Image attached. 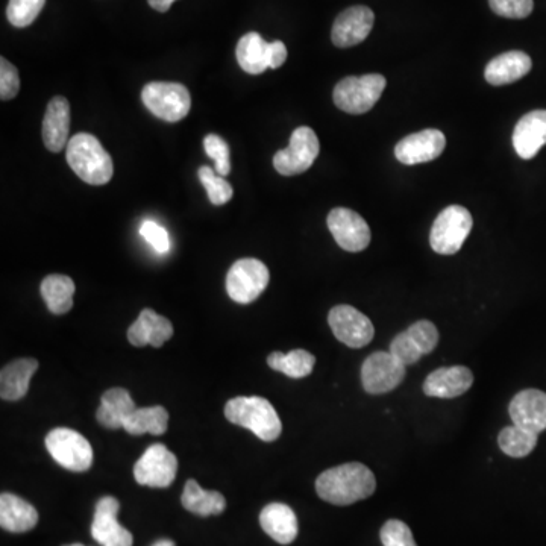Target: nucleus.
<instances>
[{
	"label": "nucleus",
	"instance_id": "obj_1",
	"mask_svg": "<svg viewBox=\"0 0 546 546\" xmlns=\"http://www.w3.org/2000/svg\"><path fill=\"white\" fill-rule=\"evenodd\" d=\"M377 480L368 466L345 463L322 472L316 480V492L334 506H351L374 495Z\"/></svg>",
	"mask_w": 546,
	"mask_h": 546
},
{
	"label": "nucleus",
	"instance_id": "obj_2",
	"mask_svg": "<svg viewBox=\"0 0 546 546\" xmlns=\"http://www.w3.org/2000/svg\"><path fill=\"white\" fill-rule=\"evenodd\" d=\"M66 158L73 172L91 186H105L113 178V160L95 135L85 132L73 135Z\"/></svg>",
	"mask_w": 546,
	"mask_h": 546
},
{
	"label": "nucleus",
	"instance_id": "obj_3",
	"mask_svg": "<svg viewBox=\"0 0 546 546\" xmlns=\"http://www.w3.org/2000/svg\"><path fill=\"white\" fill-rule=\"evenodd\" d=\"M225 418L231 424L252 431L263 442H275L283 424L277 410L261 396H239L225 405Z\"/></svg>",
	"mask_w": 546,
	"mask_h": 546
},
{
	"label": "nucleus",
	"instance_id": "obj_4",
	"mask_svg": "<svg viewBox=\"0 0 546 546\" xmlns=\"http://www.w3.org/2000/svg\"><path fill=\"white\" fill-rule=\"evenodd\" d=\"M386 84V78L378 73L348 76L334 88V104L348 114L368 113L380 101Z\"/></svg>",
	"mask_w": 546,
	"mask_h": 546
},
{
	"label": "nucleus",
	"instance_id": "obj_5",
	"mask_svg": "<svg viewBox=\"0 0 546 546\" xmlns=\"http://www.w3.org/2000/svg\"><path fill=\"white\" fill-rule=\"evenodd\" d=\"M471 213L462 205H449L431 226L430 245L440 255H454L462 249L471 234Z\"/></svg>",
	"mask_w": 546,
	"mask_h": 546
},
{
	"label": "nucleus",
	"instance_id": "obj_6",
	"mask_svg": "<svg viewBox=\"0 0 546 546\" xmlns=\"http://www.w3.org/2000/svg\"><path fill=\"white\" fill-rule=\"evenodd\" d=\"M145 107L158 119L175 123L189 116L190 91L179 82H149L142 91Z\"/></svg>",
	"mask_w": 546,
	"mask_h": 546
},
{
	"label": "nucleus",
	"instance_id": "obj_7",
	"mask_svg": "<svg viewBox=\"0 0 546 546\" xmlns=\"http://www.w3.org/2000/svg\"><path fill=\"white\" fill-rule=\"evenodd\" d=\"M270 273L257 258H242L231 266L226 275V292L237 304H251L269 286Z\"/></svg>",
	"mask_w": 546,
	"mask_h": 546
},
{
	"label": "nucleus",
	"instance_id": "obj_8",
	"mask_svg": "<svg viewBox=\"0 0 546 546\" xmlns=\"http://www.w3.org/2000/svg\"><path fill=\"white\" fill-rule=\"evenodd\" d=\"M46 448L55 462L72 472H87L93 466V448L78 431L55 428L46 437Z\"/></svg>",
	"mask_w": 546,
	"mask_h": 546
},
{
	"label": "nucleus",
	"instance_id": "obj_9",
	"mask_svg": "<svg viewBox=\"0 0 546 546\" xmlns=\"http://www.w3.org/2000/svg\"><path fill=\"white\" fill-rule=\"evenodd\" d=\"M321 151L316 132L308 126L293 131L289 148L278 151L273 157V166L280 175L295 176L307 172Z\"/></svg>",
	"mask_w": 546,
	"mask_h": 546
},
{
	"label": "nucleus",
	"instance_id": "obj_10",
	"mask_svg": "<svg viewBox=\"0 0 546 546\" xmlns=\"http://www.w3.org/2000/svg\"><path fill=\"white\" fill-rule=\"evenodd\" d=\"M405 369L392 352L377 351L369 355L361 366V383L371 395L392 392L404 381Z\"/></svg>",
	"mask_w": 546,
	"mask_h": 546
},
{
	"label": "nucleus",
	"instance_id": "obj_11",
	"mask_svg": "<svg viewBox=\"0 0 546 546\" xmlns=\"http://www.w3.org/2000/svg\"><path fill=\"white\" fill-rule=\"evenodd\" d=\"M178 472V459L161 443L149 446L134 466V477L142 486L167 489Z\"/></svg>",
	"mask_w": 546,
	"mask_h": 546
},
{
	"label": "nucleus",
	"instance_id": "obj_12",
	"mask_svg": "<svg viewBox=\"0 0 546 546\" xmlns=\"http://www.w3.org/2000/svg\"><path fill=\"white\" fill-rule=\"evenodd\" d=\"M328 324L336 339L349 348H364L375 336V328L369 317L351 305L334 307L328 316Z\"/></svg>",
	"mask_w": 546,
	"mask_h": 546
},
{
	"label": "nucleus",
	"instance_id": "obj_13",
	"mask_svg": "<svg viewBox=\"0 0 546 546\" xmlns=\"http://www.w3.org/2000/svg\"><path fill=\"white\" fill-rule=\"evenodd\" d=\"M328 228L340 248L348 252H360L371 243L368 222L349 208H334L328 214Z\"/></svg>",
	"mask_w": 546,
	"mask_h": 546
},
{
	"label": "nucleus",
	"instance_id": "obj_14",
	"mask_svg": "<svg viewBox=\"0 0 546 546\" xmlns=\"http://www.w3.org/2000/svg\"><path fill=\"white\" fill-rule=\"evenodd\" d=\"M120 504L113 496L99 499L95 507V516L91 522V537L102 546H132L134 537L131 531L117 521Z\"/></svg>",
	"mask_w": 546,
	"mask_h": 546
},
{
	"label": "nucleus",
	"instance_id": "obj_15",
	"mask_svg": "<svg viewBox=\"0 0 546 546\" xmlns=\"http://www.w3.org/2000/svg\"><path fill=\"white\" fill-rule=\"evenodd\" d=\"M446 148V137L439 129H425L407 135L396 145L395 155L399 163L407 166L428 163L442 155Z\"/></svg>",
	"mask_w": 546,
	"mask_h": 546
},
{
	"label": "nucleus",
	"instance_id": "obj_16",
	"mask_svg": "<svg viewBox=\"0 0 546 546\" xmlns=\"http://www.w3.org/2000/svg\"><path fill=\"white\" fill-rule=\"evenodd\" d=\"M375 14L371 8L357 5L343 11L333 25L331 40L337 48H352L366 40L374 28Z\"/></svg>",
	"mask_w": 546,
	"mask_h": 546
},
{
	"label": "nucleus",
	"instance_id": "obj_17",
	"mask_svg": "<svg viewBox=\"0 0 546 546\" xmlns=\"http://www.w3.org/2000/svg\"><path fill=\"white\" fill-rule=\"evenodd\" d=\"M510 418L513 425L540 434L546 430V393L527 389L519 392L510 402Z\"/></svg>",
	"mask_w": 546,
	"mask_h": 546
},
{
	"label": "nucleus",
	"instance_id": "obj_18",
	"mask_svg": "<svg viewBox=\"0 0 546 546\" xmlns=\"http://www.w3.org/2000/svg\"><path fill=\"white\" fill-rule=\"evenodd\" d=\"M474 384V374L466 366L440 368L425 380L424 393L431 398L451 399L462 396Z\"/></svg>",
	"mask_w": 546,
	"mask_h": 546
},
{
	"label": "nucleus",
	"instance_id": "obj_19",
	"mask_svg": "<svg viewBox=\"0 0 546 546\" xmlns=\"http://www.w3.org/2000/svg\"><path fill=\"white\" fill-rule=\"evenodd\" d=\"M70 131V105L69 101L63 96H55L49 102L44 114L43 126H41V137L48 151H63L66 145H69Z\"/></svg>",
	"mask_w": 546,
	"mask_h": 546
},
{
	"label": "nucleus",
	"instance_id": "obj_20",
	"mask_svg": "<svg viewBox=\"0 0 546 546\" xmlns=\"http://www.w3.org/2000/svg\"><path fill=\"white\" fill-rule=\"evenodd\" d=\"M546 145V110L525 114L513 132V146L522 160H531Z\"/></svg>",
	"mask_w": 546,
	"mask_h": 546
},
{
	"label": "nucleus",
	"instance_id": "obj_21",
	"mask_svg": "<svg viewBox=\"0 0 546 546\" xmlns=\"http://www.w3.org/2000/svg\"><path fill=\"white\" fill-rule=\"evenodd\" d=\"M172 336V322L155 313L151 308H145L128 330L129 343L137 348H143L146 345L160 348Z\"/></svg>",
	"mask_w": 546,
	"mask_h": 546
},
{
	"label": "nucleus",
	"instance_id": "obj_22",
	"mask_svg": "<svg viewBox=\"0 0 546 546\" xmlns=\"http://www.w3.org/2000/svg\"><path fill=\"white\" fill-rule=\"evenodd\" d=\"M260 525L267 536L280 545H290L298 537V518L292 507L283 503H272L260 513Z\"/></svg>",
	"mask_w": 546,
	"mask_h": 546
},
{
	"label": "nucleus",
	"instance_id": "obj_23",
	"mask_svg": "<svg viewBox=\"0 0 546 546\" xmlns=\"http://www.w3.org/2000/svg\"><path fill=\"white\" fill-rule=\"evenodd\" d=\"M37 524L38 512L32 504L13 493L0 495V527L22 534L34 530Z\"/></svg>",
	"mask_w": 546,
	"mask_h": 546
},
{
	"label": "nucleus",
	"instance_id": "obj_24",
	"mask_svg": "<svg viewBox=\"0 0 546 546\" xmlns=\"http://www.w3.org/2000/svg\"><path fill=\"white\" fill-rule=\"evenodd\" d=\"M35 358H19L4 366L0 372V396L4 401H19L29 390L32 375L37 372Z\"/></svg>",
	"mask_w": 546,
	"mask_h": 546
},
{
	"label": "nucleus",
	"instance_id": "obj_25",
	"mask_svg": "<svg viewBox=\"0 0 546 546\" xmlns=\"http://www.w3.org/2000/svg\"><path fill=\"white\" fill-rule=\"evenodd\" d=\"M533 63L525 52L512 51L493 58L484 70V78L492 85H507L530 73Z\"/></svg>",
	"mask_w": 546,
	"mask_h": 546
},
{
	"label": "nucleus",
	"instance_id": "obj_26",
	"mask_svg": "<svg viewBox=\"0 0 546 546\" xmlns=\"http://www.w3.org/2000/svg\"><path fill=\"white\" fill-rule=\"evenodd\" d=\"M135 408L137 407L128 390L113 387L102 395L101 407L96 412V419L108 430H119L123 428L126 418L135 412Z\"/></svg>",
	"mask_w": 546,
	"mask_h": 546
},
{
	"label": "nucleus",
	"instance_id": "obj_27",
	"mask_svg": "<svg viewBox=\"0 0 546 546\" xmlns=\"http://www.w3.org/2000/svg\"><path fill=\"white\" fill-rule=\"evenodd\" d=\"M236 57L246 73L261 75L270 69V43L257 32H248L237 44Z\"/></svg>",
	"mask_w": 546,
	"mask_h": 546
},
{
	"label": "nucleus",
	"instance_id": "obj_28",
	"mask_svg": "<svg viewBox=\"0 0 546 546\" xmlns=\"http://www.w3.org/2000/svg\"><path fill=\"white\" fill-rule=\"evenodd\" d=\"M181 503L184 509L202 518L220 515L226 509V499L222 493L216 490H204L196 480L187 481L182 492Z\"/></svg>",
	"mask_w": 546,
	"mask_h": 546
},
{
	"label": "nucleus",
	"instance_id": "obj_29",
	"mask_svg": "<svg viewBox=\"0 0 546 546\" xmlns=\"http://www.w3.org/2000/svg\"><path fill=\"white\" fill-rule=\"evenodd\" d=\"M169 424V413L161 405L155 407L135 408V412L123 422V430L131 436H142V434H154L161 436L166 433Z\"/></svg>",
	"mask_w": 546,
	"mask_h": 546
},
{
	"label": "nucleus",
	"instance_id": "obj_30",
	"mask_svg": "<svg viewBox=\"0 0 546 546\" xmlns=\"http://www.w3.org/2000/svg\"><path fill=\"white\" fill-rule=\"evenodd\" d=\"M41 296L51 313L66 314L72 310L75 283L66 275H49L41 283Z\"/></svg>",
	"mask_w": 546,
	"mask_h": 546
},
{
	"label": "nucleus",
	"instance_id": "obj_31",
	"mask_svg": "<svg viewBox=\"0 0 546 546\" xmlns=\"http://www.w3.org/2000/svg\"><path fill=\"white\" fill-rule=\"evenodd\" d=\"M267 364L273 371L281 372L287 377L299 380V378L308 377L313 372L316 358L310 352L304 351V349H295V351H290L289 354L277 351L272 352L267 357Z\"/></svg>",
	"mask_w": 546,
	"mask_h": 546
},
{
	"label": "nucleus",
	"instance_id": "obj_32",
	"mask_svg": "<svg viewBox=\"0 0 546 546\" xmlns=\"http://www.w3.org/2000/svg\"><path fill=\"white\" fill-rule=\"evenodd\" d=\"M539 434L524 430L518 425L504 428L498 436L499 448L513 459H522L533 452Z\"/></svg>",
	"mask_w": 546,
	"mask_h": 546
},
{
	"label": "nucleus",
	"instance_id": "obj_33",
	"mask_svg": "<svg viewBox=\"0 0 546 546\" xmlns=\"http://www.w3.org/2000/svg\"><path fill=\"white\" fill-rule=\"evenodd\" d=\"M202 186L207 190L208 199L213 205H225L233 198L234 190L230 182L225 181L216 170L208 166H202L198 172Z\"/></svg>",
	"mask_w": 546,
	"mask_h": 546
},
{
	"label": "nucleus",
	"instance_id": "obj_34",
	"mask_svg": "<svg viewBox=\"0 0 546 546\" xmlns=\"http://www.w3.org/2000/svg\"><path fill=\"white\" fill-rule=\"evenodd\" d=\"M44 4L46 0H10L7 8L8 20L16 28H26L40 16Z\"/></svg>",
	"mask_w": 546,
	"mask_h": 546
},
{
	"label": "nucleus",
	"instance_id": "obj_35",
	"mask_svg": "<svg viewBox=\"0 0 546 546\" xmlns=\"http://www.w3.org/2000/svg\"><path fill=\"white\" fill-rule=\"evenodd\" d=\"M405 333L422 355L431 354L439 343V331L430 321L416 322L412 327H408Z\"/></svg>",
	"mask_w": 546,
	"mask_h": 546
},
{
	"label": "nucleus",
	"instance_id": "obj_36",
	"mask_svg": "<svg viewBox=\"0 0 546 546\" xmlns=\"http://www.w3.org/2000/svg\"><path fill=\"white\" fill-rule=\"evenodd\" d=\"M204 149L208 157L216 163V170L225 178L231 172L230 146L217 134H208L204 139Z\"/></svg>",
	"mask_w": 546,
	"mask_h": 546
},
{
	"label": "nucleus",
	"instance_id": "obj_37",
	"mask_svg": "<svg viewBox=\"0 0 546 546\" xmlns=\"http://www.w3.org/2000/svg\"><path fill=\"white\" fill-rule=\"evenodd\" d=\"M381 543L384 546H418L412 530L398 519H390L381 528Z\"/></svg>",
	"mask_w": 546,
	"mask_h": 546
},
{
	"label": "nucleus",
	"instance_id": "obj_38",
	"mask_svg": "<svg viewBox=\"0 0 546 546\" xmlns=\"http://www.w3.org/2000/svg\"><path fill=\"white\" fill-rule=\"evenodd\" d=\"M493 13L507 19H525L533 13V0H489Z\"/></svg>",
	"mask_w": 546,
	"mask_h": 546
},
{
	"label": "nucleus",
	"instance_id": "obj_39",
	"mask_svg": "<svg viewBox=\"0 0 546 546\" xmlns=\"http://www.w3.org/2000/svg\"><path fill=\"white\" fill-rule=\"evenodd\" d=\"M19 90V70L10 61L0 58V99L10 101V99L16 98Z\"/></svg>",
	"mask_w": 546,
	"mask_h": 546
},
{
	"label": "nucleus",
	"instance_id": "obj_40",
	"mask_svg": "<svg viewBox=\"0 0 546 546\" xmlns=\"http://www.w3.org/2000/svg\"><path fill=\"white\" fill-rule=\"evenodd\" d=\"M140 236L155 249L158 254H167L170 249L169 234L163 226L158 225L154 220H145L140 226Z\"/></svg>",
	"mask_w": 546,
	"mask_h": 546
},
{
	"label": "nucleus",
	"instance_id": "obj_41",
	"mask_svg": "<svg viewBox=\"0 0 546 546\" xmlns=\"http://www.w3.org/2000/svg\"><path fill=\"white\" fill-rule=\"evenodd\" d=\"M390 352L405 366H412V364L418 363L422 357L421 352L413 345L412 340H410L405 331L398 334L392 340V343H390Z\"/></svg>",
	"mask_w": 546,
	"mask_h": 546
},
{
	"label": "nucleus",
	"instance_id": "obj_42",
	"mask_svg": "<svg viewBox=\"0 0 546 546\" xmlns=\"http://www.w3.org/2000/svg\"><path fill=\"white\" fill-rule=\"evenodd\" d=\"M287 60V48L283 41L270 43V69H280Z\"/></svg>",
	"mask_w": 546,
	"mask_h": 546
},
{
	"label": "nucleus",
	"instance_id": "obj_43",
	"mask_svg": "<svg viewBox=\"0 0 546 546\" xmlns=\"http://www.w3.org/2000/svg\"><path fill=\"white\" fill-rule=\"evenodd\" d=\"M149 5L158 13H167L176 0H148Z\"/></svg>",
	"mask_w": 546,
	"mask_h": 546
},
{
	"label": "nucleus",
	"instance_id": "obj_44",
	"mask_svg": "<svg viewBox=\"0 0 546 546\" xmlns=\"http://www.w3.org/2000/svg\"><path fill=\"white\" fill-rule=\"evenodd\" d=\"M151 546H176V543L170 539H160L157 542L152 543Z\"/></svg>",
	"mask_w": 546,
	"mask_h": 546
},
{
	"label": "nucleus",
	"instance_id": "obj_45",
	"mask_svg": "<svg viewBox=\"0 0 546 546\" xmlns=\"http://www.w3.org/2000/svg\"><path fill=\"white\" fill-rule=\"evenodd\" d=\"M64 546H85V545H82V543H72V545H64Z\"/></svg>",
	"mask_w": 546,
	"mask_h": 546
}]
</instances>
